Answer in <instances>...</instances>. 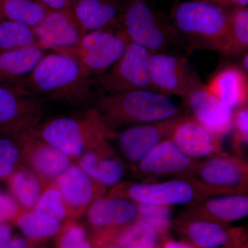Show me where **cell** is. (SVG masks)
<instances>
[{
    "label": "cell",
    "mask_w": 248,
    "mask_h": 248,
    "mask_svg": "<svg viewBox=\"0 0 248 248\" xmlns=\"http://www.w3.org/2000/svg\"><path fill=\"white\" fill-rule=\"evenodd\" d=\"M56 186L68 211H79L87 208L95 192L93 179L81 168L76 166H71L57 179Z\"/></svg>",
    "instance_id": "obj_20"
},
{
    "label": "cell",
    "mask_w": 248,
    "mask_h": 248,
    "mask_svg": "<svg viewBox=\"0 0 248 248\" xmlns=\"http://www.w3.org/2000/svg\"><path fill=\"white\" fill-rule=\"evenodd\" d=\"M27 243L22 237L11 238L9 241L0 244V248H27Z\"/></svg>",
    "instance_id": "obj_40"
},
{
    "label": "cell",
    "mask_w": 248,
    "mask_h": 248,
    "mask_svg": "<svg viewBox=\"0 0 248 248\" xmlns=\"http://www.w3.org/2000/svg\"><path fill=\"white\" fill-rule=\"evenodd\" d=\"M204 1L213 3L224 8L228 6H234L235 8L245 7L248 5V0H204Z\"/></svg>",
    "instance_id": "obj_39"
},
{
    "label": "cell",
    "mask_w": 248,
    "mask_h": 248,
    "mask_svg": "<svg viewBox=\"0 0 248 248\" xmlns=\"http://www.w3.org/2000/svg\"><path fill=\"white\" fill-rule=\"evenodd\" d=\"M171 140L191 159H199L219 153L221 140L191 117H181Z\"/></svg>",
    "instance_id": "obj_16"
},
{
    "label": "cell",
    "mask_w": 248,
    "mask_h": 248,
    "mask_svg": "<svg viewBox=\"0 0 248 248\" xmlns=\"http://www.w3.org/2000/svg\"><path fill=\"white\" fill-rule=\"evenodd\" d=\"M17 202L11 196L0 192V223L12 219L17 215Z\"/></svg>",
    "instance_id": "obj_35"
},
{
    "label": "cell",
    "mask_w": 248,
    "mask_h": 248,
    "mask_svg": "<svg viewBox=\"0 0 248 248\" xmlns=\"http://www.w3.org/2000/svg\"><path fill=\"white\" fill-rule=\"evenodd\" d=\"M205 86L209 93L232 110L248 104V76L237 67L223 68Z\"/></svg>",
    "instance_id": "obj_18"
},
{
    "label": "cell",
    "mask_w": 248,
    "mask_h": 248,
    "mask_svg": "<svg viewBox=\"0 0 248 248\" xmlns=\"http://www.w3.org/2000/svg\"><path fill=\"white\" fill-rule=\"evenodd\" d=\"M122 0H76L69 13L83 33L120 29Z\"/></svg>",
    "instance_id": "obj_15"
},
{
    "label": "cell",
    "mask_w": 248,
    "mask_h": 248,
    "mask_svg": "<svg viewBox=\"0 0 248 248\" xmlns=\"http://www.w3.org/2000/svg\"><path fill=\"white\" fill-rule=\"evenodd\" d=\"M186 234L200 248H231L246 239L241 231H228L218 222L193 220L187 223Z\"/></svg>",
    "instance_id": "obj_19"
},
{
    "label": "cell",
    "mask_w": 248,
    "mask_h": 248,
    "mask_svg": "<svg viewBox=\"0 0 248 248\" xmlns=\"http://www.w3.org/2000/svg\"><path fill=\"white\" fill-rule=\"evenodd\" d=\"M45 55L37 44L0 53V84H13L25 78Z\"/></svg>",
    "instance_id": "obj_21"
},
{
    "label": "cell",
    "mask_w": 248,
    "mask_h": 248,
    "mask_svg": "<svg viewBox=\"0 0 248 248\" xmlns=\"http://www.w3.org/2000/svg\"><path fill=\"white\" fill-rule=\"evenodd\" d=\"M160 234L154 226L140 218L121 233L118 245L121 248H156Z\"/></svg>",
    "instance_id": "obj_27"
},
{
    "label": "cell",
    "mask_w": 248,
    "mask_h": 248,
    "mask_svg": "<svg viewBox=\"0 0 248 248\" xmlns=\"http://www.w3.org/2000/svg\"><path fill=\"white\" fill-rule=\"evenodd\" d=\"M129 44L120 29H102L85 34L78 45L60 53L73 56L86 74L94 79L114 66Z\"/></svg>",
    "instance_id": "obj_6"
},
{
    "label": "cell",
    "mask_w": 248,
    "mask_h": 248,
    "mask_svg": "<svg viewBox=\"0 0 248 248\" xmlns=\"http://www.w3.org/2000/svg\"><path fill=\"white\" fill-rule=\"evenodd\" d=\"M88 216L94 226H125L138 216V205L117 197L99 199L89 208Z\"/></svg>",
    "instance_id": "obj_22"
},
{
    "label": "cell",
    "mask_w": 248,
    "mask_h": 248,
    "mask_svg": "<svg viewBox=\"0 0 248 248\" xmlns=\"http://www.w3.org/2000/svg\"><path fill=\"white\" fill-rule=\"evenodd\" d=\"M138 210L140 218L151 223L161 233L166 232L171 226L172 213L170 206L140 203L138 205Z\"/></svg>",
    "instance_id": "obj_33"
},
{
    "label": "cell",
    "mask_w": 248,
    "mask_h": 248,
    "mask_svg": "<svg viewBox=\"0 0 248 248\" xmlns=\"http://www.w3.org/2000/svg\"><path fill=\"white\" fill-rule=\"evenodd\" d=\"M17 225L23 234L32 239L55 236L62 228L60 221L35 210L21 215L18 218Z\"/></svg>",
    "instance_id": "obj_28"
},
{
    "label": "cell",
    "mask_w": 248,
    "mask_h": 248,
    "mask_svg": "<svg viewBox=\"0 0 248 248\" xmlns=\"http://www.w3.org/2000/svg\"><path fill=\"white\" fill-rule=\"evenodd\" d=\"M184 99L192 118L217 138L221 140L231 131L234 117L232 109L209 93L205 85L196 86Z\"/></svg>",
    "instance_id": "obj_11"
},
{
    "label": "cell",
    "mask_w": 248,
    "mask_h": 248,
    "mask_svg": "<svg viewBox=\"0 0 248 248\" xmlns=\"http://www.w3.org/2000/svg\"><path fill=\"white\" fill-rule=\"evenodd\" d=\"M35 44L37 40L33 29L6 19L0 22V53Z\"/></svg>",
    "instance_id": "obj_30"
},
{
    "label": "cell",
    "mask_w": 248,
    "mask_h": 248,
    "mask_svg": "<svg viewBox=\"0 0 248 248\" xmlns=\"http://www.w3.org/2000/svg\"><path fill=\"white\" fill-rule=\"evenodd\" d=\"M0 157L9 160L13 164L19 158V151L11 140L0 138Z\"/></svg>",
    "instance_id": "obj_37"
},
{
    "label": "cell",
    "mask_w": 248,
    "mask_h": 248,
    "mask_svg": "<svg viewBox=\"0 0 248 248\" xmlns=\"http://www.w3.org/2000/svg\"><path fill=\"white\" fill-rule=\"evenodd\" d=\"M14 169V164L12 162L0 157V177H6L11 175Z\"/></svg>",
    "instance_id": "obj_41"
},
{
    "label": "cell",
    "mask_w": 248,
    "mask_h": 248,
    "mask_svg": "<svg viewBox=\"0 0 248 248\" xmlns=\"http://www.w3.org/2000/svg\"><path fill=\"white\" fill-rule=\"evenodd\" d=\"M85 153L79 161V167L94 182L104 186H115L123 178V165L119 160L100 154L101 148Z\"/></svg>",
    "instance_id": "obj_25"
},
{
    "label": "cell",
    "mask_w": 248,
    "mask_h": 248,
    "mask_svg": "<svg viewBox=\"0 0 248 248\" xmlns=\"http://www.w3.org/2000/svg\"><path fill=\"white\" fill-rule=\"evenodd\" d=\"M45 99L24 86L0 84V128L30 132L40 124Z\"/></svg>",
    "instance_id": "obj_9"
},
{
    "label": "cell",
    "mask_w": 248,
    "mask_h": 248,
    "mask_svg": "<svg viewBox=\"0 0 248 248\" xmlns=\"http://www.w3.org/2000/svg\"><path fill=\"white\" fill-rule=\"evenodd\" d=\"M120 29L130 43L159 53L171 45V29L162 22L146 0H122Z\"/></svg>",
    "instance_id": "obj_5"
},
{
    "label": "cell",
    "mask_w": 248,
    "mask_h": 248,
    "mask_svg": "<svg viewBox=\"0 0 248 248\" xmlns=\"http://www.w3.org/2000/svg\"><path fill=\"white\" fill-rule=\"evenodd\" d=\"M31 138V162L32 167L42 177L53 179L58 178L71 167L68 156L60 150L36 138L27 133Z\"/></svg>",
    "instance_id": "obj_24"
},
{
    "label": "cell",
    "mask_w": 248,
    "mask_h": 248,
    "mask_svg": "<svg viewBox=\"0 0 248 248\" xmlns=\"http://www.w3.org/2000/svg\"><path fill=\"white\" fill-rule=\"evenodd\" d=\"M164 248H197L192 245L182 241H166L164 245Z\"/></svg>",
    "instance_id": "obj_43"
},
{
    "label": "cell",
    "mask_w": 248,
    "mask_h": 248,
    "mask_svg": "<svg viewBox=\"0 0 248 248\" xmlns=\"http://www.w3.org/2000/svg\"><path fill=\"white\" fill-rule=\"evenodd\" d=\"M11 228L9 225L0 223V244L9 241L11 238Z\"/></svg>",
    "instance_id": "obj_42"
},
{
    "label": "cell",
    "mask_w": 248,
    "mask_h": 248,
    "mask_svg": "<svg viewBox=\"0 0 248 248\" xmlns=\"http://www.w3.org/2000/svg\"><path fill=\"white\" fill-rule=\"evenodd\" d=\"M3 19H3L2 15H1V11H0V22L2 21Z\"/></svg>",
    "instance_id": "obj_47"
},
{
    "label": "cell",
    "mask_w": 248,
    "mask_h": 248,
    "mask_svg": "<svg viewBox=\"0 0 248 248\" xmlns=\"http://www.w3.org/2000/svg\"><path fill=\"white\" fill-rule=\"evenodd\" d=\"M151 52L130 43L123 55L108 71L93 79L94 85L106 93L155 91L150 76ZM156 92V91H155Z\"/></svg>",
    "instance_id": "obj_7"
},
{
    "label": "cell",
    "mask_w": 248,
    "mask_h": 248,
    "mask_svg": "<svg viewBox=\"0 0 248 248\" xmlns=\"http://www.w3.org/2000/svg\"><path fill=\"white\" fill-rule=\"evenodd\" d=\"M172 18L174 27L192 48L224 54L228 37L229 11L204 0L176 5Z\"/></svg>",
    "instance_id": "obj_3"
},
{
    "label": "cell",
    "mask_w": 248,
    "mask_h": 248,
    "mask_svg": "<svg viewBox=\"0 0 248 248\" xmlns=\"http://www.w3.org/2000/svg\"><path fill=\"white\" fill-rule=\"evenodd\" d=\"M54 11L69 12L76 0H37Z\"/></svg>",
    "instance_id": "obj_38"
},
{
    "label": "cell",
    "mask_w": 248,
    "mask_h": 248,
    "mask_svg": "<svg viewBox=\"0 0 248 248\" xmlns=\"http://www.w3.org/2000/svg\"><path fill=\"white\" fill-rule=\"evenodd\" d=\"M236 140L238 143H246V144H248V135L240 137L239 138H236Z\"/></svg>",
    "instance_id": "obj_44"
},
{
    "label": "cell",
    "mask_w": 248,
    "mask_h": 248,
    "mask_svg": "<svg viewBox=\"0 0 248 248\" xmlns=\"http://www.w3.org/2000/svg\"><path fill=\"white\" fill-rule=\"evenodd\" d=\"M181 117L155 123L137 124L125 129L118 136L121 150L125 157L139 164L159 143L170 139Z\"/></svg>",
    "instance_id": "obj_12"
},
{
    "label": "cell",
    "mask_w": 248,
    "mask_h": 248,
    "mask_svg": "<svg viewBox=\"0 0 248 248\" xmlns=\"http://www.w3.org/2000/svg\"><path fill=\"white\" fill-rule=\"evenodd\" d=\"M30 133L69 156L99 148L112 134L95 108L81 117H60L39 124Z\"/></svg>",
    "instance_id": "obj_4"
},
{
    "label": "cell",
    "mask_w": 248,
    "mask_h": 248,
    "mask_svg": "<svg viewBox=\"0 0 248 248\" xmlns=\"http://www.w3.org/2000/svg\"><path fill=\"white\" fill-rule=\"evenodd\" d=\"M20 85L44 99L71 107L92 102L94 81L71 55L53 52L43 57Z\"/></svg>",
    "instance_id": "obj_1"
},
{
    "label": "cell",
    "mask_w": 248,
    "mask_h": 248,
    "mask_svg": "<svg viewBox=\"0 0 248 248\" xmlns=\"http://www.w3.org/2000/svg\"><path fill=\"white\" fill-rule=\"evenodd\" d=\"M243 66H244L245 69L248 71V54L243 60Z\"/></svg>",
    "instance_id": "obj_45"
},
{
    "label": "cell",
    "mask_w": 248,
    "mask_h": 248,
    "mask_svg": "<svg viewBox=\"0 0 248 248\" xmlns=\"http://www.w3.org/2000/svg\"><path fill=\"white\" fill-rule=\"evenodd\" d=\"M59 248H92L86 241V233L79 225H69L62 234Z\"/></svg>",
    "instance_id": "obj_34"
},
{
    "label": "cell",
    "mask_w": 248,
    "mask_h": 248,
    "mask_svg": "<svg viewBox=\"0 0 248 248\" xmlns=\"http://www.w3.org/2000/svg\"><path fill=\"white\" fill-rule=\"evenodd\" d=\"M37 44L43 50L62 52L78 45L82 37L69 12L51 11L40 25L33 29Z\"/></svg>",
    "instance_id": "obj_14"
},
{
    "label": "cell",
    "mask_w": 248,
    "mask_h": 248,
    "mask_svg": "<svg viewBox=\"0 0 248 248\" xmlns=\"http://www.w3.org/2000/svg\"><path fill=\"white\" fill-rule=\"evenodd\" d=\"M197 188L192 183L182 179L154 184H135L127 188L126 195L135 203L168 205H184L193 202Z\"/></svg>",
    "instance_id": "obj_13"
},
{
    "label": "cell",
    "mask_w": 248,
    "mask_h": 248,
    "mask_svg": "<svg viewBox=\"0 0 248 248\" xmlns=\"http://www.w3.org/2000/svg\"><path fill=\"white\" fill-rule=\"evenodd\" d=\"M195 211L200 217L218 223L239 221L248 217V195L234 194L215 197L202 204Z\"/></svg>",
    "instance_id": "obj_23"
},
{
    "label": "cell",
    "mask_w": 248,
    "mask_h": 248,
    "mask_svg": "<svg viewBox=\"0 0 248 248\" xmlns=\"http://www.w3.org/2000/svg\"><path fill=\"white\" fill-rule=\"evenodd\" d=\"M138 167L140 171L148 175H178L194 170L195 164L171 139H167L141 160Z\"/></svg>",
    "instance_id": "obj_17"
},
{
    "label": "cell",
    "mask_w": 248,
    "mask_h": 248,
    "mask_svg": "<svg viewBox=\"0 0 248 248\" xmlns=\"http://www.w3.org/2000/svg\"><path fill=\"white\" fill-rule=\"evenodd\" d=\"M95 106L111 133L122 125L155 123L182 116L167 95L144 90L105 93L98 98Z\"/></svg>",
    "instance_id": "obj_2"
},
{
    "label": "cell",
    "mask_w": 248,
    "mask_h": 248,
    "mask_svg": "<svg viewBox=\"0 0 248 248\" xmlns=\"http://www.w3.org/2000/svg\"><path fill=\"white\" fill-rule=\"evenodd\" d=\"M11 190L17 200L27 208H35L42 194L38 177L30 171H19L11 179Z\"/></svg>",
    "instance_id": "obj_31"
},
{
    "label": "cell",
    "mask_w": 248,
    "mask_h": 248,
    "mask_svg": "<svg viewBox=\"0 0 248 248\" xmlns=\"http://www.w3.org/2000/svg\"><path fill=\"white\" fill-rule=\"evenodd\" d=\"M0 11L3 19L33 29L45 20L51 10L37 0H0Z\"/></svg>",
    "instance_id": "obj_26"
},
{
    "label": "cell",
    "mask_w": 248,
    "mask_h": 248,
    "mask_svg": "<svg viewBox=\"0 0 248 248\" xmlns=\"http://www.w3.org/2000/svg\"><path fill=\"white\" fill-rule=\"evenodd\" d=\"M235 139L248 135V105L236 109L233 117Z\"/></svg>",
    "instance_id": "obj_36"
},
{
    "label": "cell",
    "mask_w": 248,
    "mask_h": 248,
    "mask_svg": "<svg viewBox=\"0 0 248 248\" xmlns=\"http://www.w3.org/2000/svg\"><path fill=\"white\" fill-rule=\"evenodd\" d=\"M34 210L60 221L65 219L68 213L62 193L57 186L48 187L42 192Z\"/></svg>",
    "instance_id": "obj_32"
},
{
    "label": "cell",
    "mask_w": 248,
    "mask_h": 248,
    "mask_svg": "<svg viewBox=\"0 0 248 248\" xmlns=\"http://www.w3.org/2000/svg\"><path fill=\"white\" fill-rule=\"evenodd\" d=\"M201 190L212 193L248 195V164L228 155H217L195 165Z\"/></svg>",
    "instance_id": "obj_8"
},
{
    "label": "cell",
    "mask_w": 248,
    "mask_h": 248,
    "mask_svg": "<svg viewBox=\"0 0 248 248\" xmlns=\"http://www.w3.org/2000/svg\"><path fill=\"white\" fill-rule=\"evenodd\" d=\"M248 48V8L229 11L228 43L223 55H233Z\"/></svg>",
    "instance_id": "obj_29"
},
{
    "label": "cell",
    "mask_w": 248,
    "mask_h": 248,
    "mask_svg": "<svg viewBox=\"0 0 248 248\" xmlns=\"http://www.w3.org/2000/svg\"><path fill=\"white\" fill-rule=\"evenodd\" d=\"M105 248H121L120 246H115V245H110V246H107V247H106Z\"/></svg>",
    "instance_id": "obj_46"
},
{
    "label": "cell",
    "mask_w": 248,
    "mask_h": 248,
    "mask_svg": "<svg viewBox=\"0 0 248 248\" xmlns=\"http://www.w3.org/2000/svg\"><path fill=\"white\" fill-rule=\"evenodd\" d=\"M152 85L156 92L184 98L202 84L187 59L180 55L151 53L149 62Z\"/></svg>",
    "instance_id": "obj_10"
}]
</instances>
